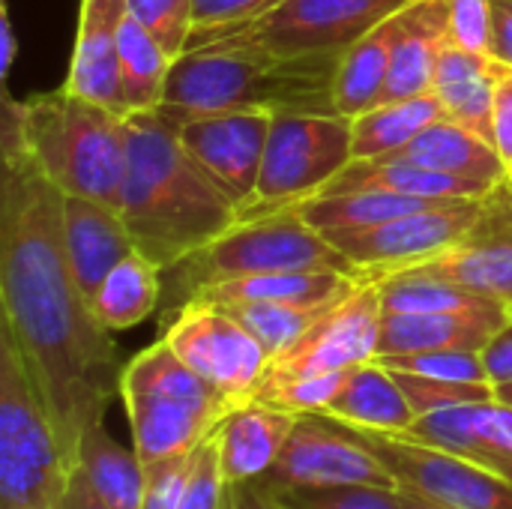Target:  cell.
Instances as JSON below:
<instances>
[{
    "instance_id": "6da1fadb",
    "label": "cell",
    "mask_w": 512,
    "mask_h": 509,
    "mask_svg": "<svg viewBox=\"0 0 512 509\" xmlns=\"http://www.w3.org/2000/svg\"><path fill=\"white\" fill-rule=\"evenodd\" d=\"M0 327L12 336L45 417L75 468L81 435L120 396L114 333L81 291L63 237V192L0 120Z\"/></svg>"
},
{
    "instance_id": "7a4b0ae2",
    "label": "cell",
    "mask_w": 512,
    "mask_h": 509,
    "mask_svg": "<svg viewBox=\"0 0 512 509\" xmlns=\"http://www.w3.org/2000/svg\"><path fill=\"white\" fill-rule=\"evenodd\" d=\"M126 132L120 216L141 255L171 270L240 222V207L192 159L159 111L129 114Z\"/></svg>"
},
{
    "instance_id": "3957f363",
    "label": "cell",
    "mask_w": 512,
    "mask_h": 509,
    "mask_svg": "<svg viewBox=\"0 0 512 509\" xmlns=\"http://www.w3.org/2000/svg\"><path fill=\"white\" fill-rule=\"evenodd\" d=\"M339 57L342 54H276L228 36L201 39L174 60L159 111L171 117L213 111L339 114Z\"/></svg>"
},
{
    "instance_id": "277c9868",
    "label": "cell",
    "mask_w": 512,
    "mask_h": 509,
    "mask_svg": "<svg viewBox=\"0 0 512 509\" xmlns=\"http://www.w3.org/2000/svg\"><path fill=\"white\" fill-rule=\"evenodd\" d=\"M63 195L120 210L129 162L126 117L66 87L24 102L3 96V117Z\"/></svg>"
},
{
    "instance_id": "5b68a950",
    "label": "cell",
    "mask_w": 512,
    "mask_h": 509,
    "mask_svg": "<svg viewBox=\"0 0 512 509\" xmlns=\"http://www.w3.org/2000/svg\"><path fill=\"white\" fill-rule=\"evenodd\" d=\"M120 399L132 447L144 465L195 453L237 408V402L195 375L162 336L126 363Z\"/></svg>"
},
{
    "instance_id": "8992f818",
    "label": "cell",
    "mask_w": 512,
    "mask_h": 509,
    "mask_svg": "<svg viewBox=\"0 0 512 509\" xmlns=\"http://www.w3.org/2000/svg\"><path fill=\"white\" fill-rule=\"evenodd\" d=\"M291 270H339L360 276L354 264L318 231L297 207L240 219L222 237L171 267V312L186 306L201 288Z\"/></svg>"
},
{
    "instance_id": "52a82bcc",
    "label": "cell",
    "mask_w": 512,
    "mask_h": 509,
    "mask_svg": "<svg viewBox=\"0 0 512 509\" xmlns=\"http://www.w3.org/2000/svg\"><path fill=\"white\" fill-rule=\"evenodd\" d=\"M72 471L33 378L0 327V509H66Z\"/></svg>"
},
{
    "instance_id": "ba28073f",
    "label": "cell",
    "mask_w": 512,
    "mask_h": 509,
    "mask_svg": "<svg viewBox=\"0 0 512 509\" xmlns=\"http://www.w3.org/2000/svg\"><path fill=\"white\" fill-rule=\"evenodd\" d=\"M351 120L342 114H273L255 195L240 219L267 216L315 198L348 162Z\"/></svg>"
},
{
    "instance_id": "9c48e42d",
    "label": "cell",
    "mask_w": 512,
    "mask_h": 509,
    "mask_svg": "<svg viewBox=\"0 0 512 509\" xmlns=\"http://www.w3.org/2000/svg\"><path fill=\"white\" fill-rule=\"evenodd\" d=\"M489 198L426 207L372 228L327 231L324 237L354 264L360 279H381L402 267L435 258L471 237L489 213Z\"/></svg>"
},
{
    "instance_id": "30bf717a",
    "label": "cell",
    "mask_w": 512,
    "mask_h": 509,
    "mask_svg": "<svg viewBox=\"0 0 512 509\" xmlns=\"http://www.w3.org/2000/svg\"><path fill=\"white\" fill-rule=\"evenodd\" d=\"M171 315L162 330L171 351L231 402H249L270 369L267 348L216 303L189 300Z\"/></svg>"
},
{
    "instance_id": "8fae6325",
    "label": "cell",
    "mask_w": 512,
    "mask_h": 509,
    "mask_svg": "<svg viewBox=\"0 0 512 509\" xmlns=\"http://www.w3.org/2000/svg\"><path fill=\"white\" fill-rule=\"evenodd\" d=\"M408 3L414 0H285L258 21L201 39L228 36L276 54H342Z\"/></svg>"
},
{
    "instance_id": "7c38bea8",
    "label": "cell",
    "mask_w": 512,
    "mask_h": 509,
    "mask_svg": "<svg viewBox=\"0 0 512 509\" xmlns=\"http://www.w3.org/2000/svg\"><path fill=\"white\" fill-rule=\"evenodd\" d=\"M264 486H396L363 432L330 414H297L282 456Z\"/></svg>"
},
{
    "instance_id": "4fadbf2b",
    "label": "cell",
    "mask_w": 512,
    "mask_h": 509,
    "mask_svg": "<svg viewBox=\"0 0 512 509\" xmlns=\"http://www.w3.org/2000/svg\"><path fill=\"white\" fill-rule=\"evenodd\" d=\"M381 321V288L378 282L363 279L354 291L327 306L321 318L288 351L270 360L264 381L348 372L360 363L375 360L381 342Z\"/></svg>"
},
{
    "instance_id": "5bb4252c",
    "label": "cell",
    "mask_w": 512,
    "mask_h": 509,
    "mask_svg": "<svg viewBox=\"0 0 512 509\" xmlns=\"http://www.w3.org/2000/svg\"><path fill=\"white\" fill-rule=\"evenodd\" d=\"M396 486L447 509H512V480L396 435L360 429Z\"/></svg>"
},
{
    "instance_id": "9a60e30c",
    "label": "cell",
    "mask_w": 512,
    "mask_h": 509,
    "mask_svg": "<svg viewBox=\"0 0 512 509\" xmlns=\"http://www.w3.org/2000/svg\"><path fill=\"white\" fill-rule=\"evenodd\" d=\"M162 117L174 123L192 159L213 177V183L243 213L258 186L273 114L213 111V114H192V117H171V114H162Z\"/></svg>"
},
{
    "instance_id": "2e32d148",
    "label": "cell",
    "mask_w": 512,
    "mask_h": 509,
    "mask_svg": "<svg viewBox=\"0 0 512 509\" xmlns=\"http://www.w3.org/2000/svg\"><path fill=\"white\" fill-rule=\"evenodd\" d=\"M426 276L450 279L468 291H477L495 303H512V195L507 186H501L492 201L489 213L480 222V228L456 243L453 249L426 258L420 264L402 267ZM399 273V270H396Z\"/></svg>"
},
{
    "instance_id": "e0dca14e",
    "label": "cell",
    "mask_w": 512,
    "mask_h": 509,
    "mask_svg": "<svg viewBox=\"0 0 512 509\" xmlns=\"http://www.w3.org/2000/svg\"><path fill=\"white\" fill-rule=\"evenodd\" d=\"M396 438L444 450L512 480V405L501 399L471 402L417 417Z\"/></svg>"
},
{
    "instance_id": "ac0fdd59",
    "label": "cell",
    "mask_w": 512,
    "mask_h": 509,
    "mask_svg": "<svg viewBox=\"0 0 512 509\" xmlns=\"http://www.w3.org/2000/svg\"><path fill=\"white\" fill-rule=\"evenodd\" d=\"M129 9L126 0H81L78 33L63 87L126 117L120 93L117 42Z\"/></svg>"
},
{
    "instance_id": "d6986e66",
    "label": "cell",
    "mask_w": 512,
    "mask_h": 509,
    "mask_svg": "<svg viewBox=\"0 0 512 509\" xmlns=\"http://www.w3.org/2000/svg\"><path fill=\"white\" fill-rule=\"evenodd\" d=\"M63 237L72 273L90 303L105 276L135 252L120 210L81 195H63Z\"/></svg>"
},
{
    "instance_id": "ffe728a7",
    "label": "cell",
    "mask_w": 512,
    "mask_h": 509,
    "mask_svg": "<svg viewBox=\"0 0 512 509\" xmlns=\"http://www.w3.org/2000/svg\"><path fill=\"white\" fill-rule=\"evenodd\" d=\"M507 306L483 312H384L378 357L420 351H483L501 324Z\"/></svg>"
},
{
    "instance_id": "44dd1931",
    "label": "cell",
    "mask_w": 512,
    "mask_h": 509,
    "mask_svg": "<svg viewBox=\"0 0 512 509\" xmlns=\"http://www.w3.org/2000/svg\"><path fill=\"white\" fill-rule=\"evenodd\" d=\"M297 414L282 411L267 402H243L237 405L216 432L219 459L228 486L252 483L270 474L282 447L294 432Z\"/></svg>"
},
{
    "instance_id": "7402d4cb",
    "label": "cell",
    "mask_w": 512,
    "mask_h": 509,
    "mask_svg": "<svg viewBox=\"0 0 512 509\" xmlns=\"http://www.w3.org/2000/svg\"><path fill=\"white\" fill-rule=\"evenodd\" d=\"M363 189H384V192L423 195V198L480 201V198L495 195L501 186L444 174V171L417 165L402 156H378V159H351L318 195H345V192H363Z\"/></svg>"
},
{
    "instance_id": "603a6c76",
    "label": "cell",
    "mask_w": 512,
    "mask_h": 509,
    "mask_svg": "<svg viewBox=\"0 0 512 509\" xmlns=\"http://www.w3.org/2000/svg\"><path fill=\"white\" fill-rule=\"evenodd\" d=\"M498 75H501V63L495 57L465 51L447 39L438 57V72L432 87L447 120L468 126L471 132L489 138L492 144H495L492 111H495Z\"/></svg>"
},
{
    "instance_id": "cb8c5ba5",
    "label": "cell",
    "mask_w": 512,
    "mask_h": 509,
    "mask_svg": "<svg viewBox=\"0 0 512 509\" xmlns=\"http://www.w3.org/2000/svg\"><path fill=\"white\" fill-rule=\"evenodd\" d=\"M444 42H447V0H414L405 9V27L393 51L384 102L432 93Z\"/></svg>"
},
{
    "instance_id": "d4e9b609",
    "label": "cell",
    "mask_w": 512,
    "mask_h": 509,
    "mask_svg": "<svg viewBox=\"0 0 512 509\" xmlns=\"http://www.w3.org/2000/svg\"><path fill=\"white\" fill-rule=\"evenodd\" d=\"M324 414L354 429L384 432V435H402L417 420L396 375L378 360L348 369L336 399L330 402Z\"/></svg>"
},
{
    "instance_id": "484cf974",
    "label": "cell",
    "mask_w": 512,
    "mask_h": 509,
    "mask_svg": "<svg viewBox=\"0 0 512 509\" xmlns=\"http://www.w3.org/2000/svg\"><path fill=\"white\" fill-rule=\"evenodd\" d=\"M363 279L339 270H291V273H264V276H243L219 285L201 288L192 300L207 303H285V306H333L348 291H354Z\"/></svg>"
},
{
    "instance_id": "4316f807",
    "label": "cell",
    "mask_w": 512,
    "mask_h": 509,
    "mask_svg": "<svg viewBox=\"0 0 512 509\" xmlns=\"http://www.w3.org/2000/svg\"><path fill=\"white\" fill-rule=\"evenodd\" d=\"M411 6V3H408ZM405 6V9H408ZM405 9L372 27L339 57L336 72V111L348 120L384 102L387 78L399 33L405 27Z\"/></svg>"
},
{
    "instance_id": "83f0119b",
    "label": "cell",
    "mask_w": 512,
    "mask_h": 509,
    "mask_svg": "<svg viewBox=\"0 0 512 509\" xmlns=\"http://www.w3.org/2000/svg\"><path fill=\"white\" fill-rule=\"evenodd\" d=\"M390 156H402L411 159L417 165L444 171V174H456V177H468V180H483L492 186H504L510 183L507 165L498 153V147L471 132L462 123L453 120H438L435 126H429L423 135H417L408 147L390 153Z\"/></svg>"
},
{
    "instance_id": "f1b7e54d",
    "label": "cell",
    "mask_w": 512,
    "mask_h": 509,
    "mask_svg": "<svg viewBox=\"0 0 512 509\" xmlns=\"http://www.w3.org/2000/svg\"><path fill=\"white\" fill-rule=\"evenodd\" d=\"M75 468L87 477V483L108 509H141L144 462L135 447H120L105 423H96L81 435Z\"/></svg>"
},
{
    "instance_id": "f546056e",
    "label": "cell",
    "mask_w": 512,
    "mask_h": 509,
    "mask_svg": "<svg viewBox=\"0 0 512 509\" xmlns=\"http://www.w3.org/2000/svg\"><path fill=\"white\" fill-rule=\"evenodd\" d=\"M456 198H423V195H399L384 189H363V192H345V195H315L303 204H297L300 216L318 228L327 231H357L372 228L426 207L453 204Z\"/></svg>"
},
{
    "instance_id": "4dcf8cb0",
    "label": "cell",
    "mask_w": 512,
    "mask_h": 509,
    "mask_svg": "<svg viewBox=\"0 0 512 509\" xmlns=\"http://www.w3.org/2000/svg\"><path fill=\"white\" fill-rule=\"evenodd\" d=\"M444 117L447 114H444L435 93L381 102V105H375V108H369L351 120L354 159L390 156V153L408 147L417 135H423L429 126H435Z\"/></svg>"
},
{
    "instance_id": "1f68e13d",
    "label": "cell",
    "mask_w": 512,
    "mask_h": 509,
    "mask_svg": "<svg viewBox=\"0 0 512 509\" xmlns=\"http://www.w3.org/2000/svg\"><path fill=\"white\" fill-rule=\"evenodd\" d=\"M162 267L141 255L138 249L129 252L99 285L93 297V312L96 318L111 330H132L144 318H150L162 300V282H159Z\"/></svg>"
},
{
    "instance_id": "d6a6232c",
    "label": "cell",
    "mask_w": 512,
    "mask_h": 509,
    "mask_svg": "<svg viewBox=\"0 0 512 509\" xmlns=\"http://www.w3.org/2000/svg\"><path fill=\"white\" fill-rule=\"evenodd\" d=\"M117 66H120V93H123L126 117L138 111H156L165 102L174 60L132 15H126L120 27Z\"/></svg>"
},
{
    "instance_id": "836d02e7",
    "label": "cell",
    "mask_w": 512,
    "mask_h": 509,
    "mask_svg": "<svg viewBox=\"0 0 512 509\" xmlns=\"http://www.w3.org/2000/svg\"><path fill=\"white\" fill-rule=\"evenodd\" d=\"M375 282L381 288L384 312H483V309L504 306L450 279L426 276L414 270L387 273Z\"/></svg>"
},
{
    "instance_id": "e575fe53",
    "label": "cell",
    "mask_w": 512,
    "mask_h": 509,
    "mask_svg": "<svg viewBox=\"0 0 512 509\" xmlns=\"http://www.w3.org/2000/svg\"><path fill=\"white\" fill-rule=\"evenodd\" d=\"M225 312H231L273 357L288 351L318 318L327 306L312 309V306H285V303H249V300H234V303H216Z\"/></svg>"
},
{
    "instance_id": "d590c367",
    "label": "cell",
    "mask_w": 512,
    "mask_h": 509,
    "mask_svg": "<svg viewBox=\"0 0 512 509\" xmlns=\"http://www.w3.org/2000/svg\"><path fill=\"white\" fill-rule=\"evenodd\" d=\"M264 489L270 492L279 509H402L399 486L351 483V486H264Z\"/></svg>"
},
{
    "instance_id": "8d00e7d4",
    "label": "cell",
    "mask_w": 512,
    "mask_h": 509,
    "mask_svg": "<svg viewBox=\"0 0 512 509\" xmlns=\"http://www.w3.org/2000/svg\"><path fill=\"white\" fill-rule=\"evenodd\" d=\"M126 9L171 60L189 51L195 36V0H126Z\"/></svg>"
},
{
    "instance_id": "74e56055",
    "label": "cell",
    "mask_w": 512,
    "mask_h": 509,
    "mask_svg": "<svg viewBox=\"0 0 512 509\" xmlns=\"http://www.w3.org/2000/svg\"><path fill=\"white\" fill-rule=\"evenodd\" d=\"M348 372H324V375H297V378H276L261 381L255 390V402L276 405L291 414H324L336 399ZM249 399V402H252Z\"/></svg>"
},
{
    "instance_id": "f35d334b",
    "label": "cell",
    "mask_w": 512,
    "mask_h": 509,
    "mask_svg": "<svg viewBox=\"0 0 512 509\" xmlns=\"http://www.w3.org/2000/svg\"><path fill=\"white\" fill-rule=\"evenodd\" d=\"M375 360L393 372H411V375L462 381V384H489L480 351H420V354H393Z\"/></svg>"
},
{
    "instance_id": "ab89813d",
    "label": "cell",
    "mask_w": 512,
    "mask_h": 509,
    "mask_svg": "<svg viewBox=\"0 0 512 509\" xmlns=\"http://www.w3.org/2000/svg\"><path fill=\"white\" fill-rule=\"evenodd\" d=\"M393 372V369H390ZM402 393L408 396L411 408L417 417L471 405V402H486L495 399L492 384H462V381H441V378H426V375H411V372H393Z\"/></svg>"
},
{
    "instance_id": "60d3db41",
    "label": "cell",
    "mask_w": 512,
    "mask_h": 509,
    "mask_svg": "<svg viewBox=\"0 0 512 509\" xmlns=\"http://www.w3.org/2000/svg\"><path fill=\"white\" fill-rule=\"evenodd\" d=\"M228 498H231V486L222 471L216 435H210L189 459V474H186L180 509H225Z\"/></svg>"
},
{
    "instance_id": "b9f144b4",
    "label": "cell",
    "mask_w": 512,
    "mask_h": 509,
    "mask_svg": "<svg viewBox=\"0 0 512 509\" xmlns=\"http://www.w3.org/2000/svg\"><path fill=\"white\" fill-rule=\"evenodd\" d=\"M447 39L492 57V0H447Z\"/></svg>"
},
{
    "instance_id": "7bdbcfd3",
    "label": "cell",
    "mask_w": 512,
    "mask_h": 509,
    "mask_svg": "<svg viewBox=\"0 0 512 509\" xmlns=\"http://www.w3.org/2000/svg\"><path fill=\"white\" fill-rule=\"evenodd\" d=\"M279 3L285 0H195V36L192 39L258 21Z\"/></svg>"
},
{
    "instance_id": "ee69618b",
    "label": "cell",
    "mask_w": 512,
    "mask_h": 509,
    "mask_svg": "<svg viewBox=\"0 0 512 509\" xmlns=\"http://www.w3.org/2000/svg\"><path fill=\"white\" fill-rule=\"evenodd\" d=\"M192 453L168 456L159 462L144 465V498L141 509H180L186 474H189Z\"/></svg>"
},
{
    "instance_id": "f6af8a7d",
    "label": "cell",
    "mask_w": 512,
    "mask_h": 509,
    "mask_svg": "<svg viewBox=\"0 0 512 509\" xmlns=\"http://www.w3.org/2000/svg\"><path fill=\"white\" fill-rule=\"evenodd\" d=\"M492 132H495V147L507 165V174L512 177V69L501 66L498 84H495V111H492Z\"/></svg>"
},
{
    "instance_id": "bcb514c9",
    "label": "cell",
    "mask_w": 512,
    "mask_h": 509,
    "mask_svg": "<svg viewBox=\"0 0 512 509\" xmlns=\"http://www.w3.org/2000/svg\"><path fill=\"white\" fill-rule=\"evenodd\" d=\"M480 357H483V366H486L492 387L512 384V318H507V324H501L495 330V336L486 342Z\"/></svg>"
},
{
    "instance_id": "7dc6e473",
    "label": "cell",
    "mask_w": 512,
    "mask_h": 509,
    "mask_svg": "<svg viewBox=\"0 0 512 509\" xmlns=\"http://www.w3.org/2000/svg\"><path fill=\"white\" fill-rule=\"evenodd\" d=\"M492 57L512 69V0H492Z\"/></svg>"
},
{
    "instance_id": "c3c4849f",
    "label": "cell",
    "mask_w": 512,
    "mask_h": 509,
    "mask_svg": "<svg viewBox=\"0 0 512 509\" xmlns=\"http://www.w3.org/2000/svg\"><path fill=\"white\" fill-rule=\"evenodd\" d=\"M231 509H279V504L258 480H252V483L231 486Z\"/></svg>"
},
{
    "instance_id": "681fc988",
    "label": "cell",
    "mask_w": 512,
    "mask_h": 509,
    "mask_svg": "<svg viewBox=\"0 0 512 509\" xmlns=\"http://www.w3.org/2000/svg\"><path fill=\"white\" fill-rule=\"evenodd\" d=\"M15 54H18V39H15V30H12L9 9H6V3L0 0V78H3V81H6L9 72H12Z\"/></svg>"
},
{
    "instance_id": "f907efd6",
    "label": "cell",
    "mask_w": 512,
    "mask_h": 509,
    "mask_svg": "<svg viewBox=\"0 0 512 509\" xmlns=\"http://www.w3.org/2000/svg\"><path fill=\"white\" fill-rule=\"evenodd\" d=\"M66 509H108L99 495L93 492V486L87 483V477L75 468L72 480H69V495H66Z\"/></svg>"
},
{
    "instance_id": "816d5d0a",
    "label": "cell",
    "mask_w": 512,
    "mask_h": 509,
    "mask_svg": "<svg viewBox=\"0 0 512 509\" xmlns=\"http://www.w3.org/2000/svg\"><path fill=\"white\" fill-rule=\"evenodd\" d=\"M402 509H447V507H441V504H435V501H429V498H420V495H414V492H405V489H402Z\"/></svg>"
},
{
    "instance_id": "f5cc1de1",
    "label": "cell",
    "mask_w": 512,
    "mask_h": 509,
    "mask_svg": "<svg viewBox=\"0 0 512 509\" xmlns=\"http://www.w3.org/2000/svg\"><path fill=\"white\" fill-rule=\"evenodd\" d=\"M495 399H501V402H507V405H512V384H504V387H495Z\"/></svg>"
},
{
    "instance_id": "db71d44e",
    "label": "cell",
    "mask_w": 512,
    "mask_h": 509,
    "mask_svg": "<svg viewBox=\"0 0 512 509\" xmlns=\"http://www.w3.org/2000/svg\"><path fill=\"white\" fill-rule=\"evenodd\" d=\"M507 189H510V195H512V177H510V183H507Z\"/></svg>"
},
{
    "instance_id": "11a10c76",
    "label": "cell",
    "mask_w": 512,
    "mask_h": 509,
    "mask_svg": "<svg viewBox=\"0 0 512 509\" xmlns=\"http://www.w3.org/2000/svg\"><path fill=\"white\" fill-rule=\"evenodd\" d=\"M507 312H510V318H512V303H510V306H507Z\"/></svg>"
},
{
    "instance_id": "9f6ffc18",
    "label": "cell",
    "mask_w": 512,
    "mask_h": 509,
    "mask_svg": "<svg viewBox=\"0 0 512 509\" xmlns=\"http://www.w3.org/2000/svg\"><path fill=\"white\" fill-rule=\"evenodd\" d=\"M225 509H231V498H228V507H225Z\"/></svg>"
}]
</instances>
